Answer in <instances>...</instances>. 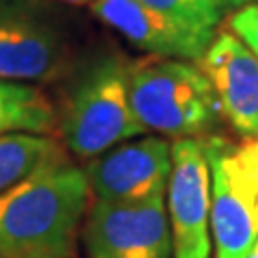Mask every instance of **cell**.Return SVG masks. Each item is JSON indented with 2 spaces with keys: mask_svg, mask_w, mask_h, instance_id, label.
Here are the masks:
<instances>
[{
  "mask_svg": "<svg viewBox=\"0 0 258 258\" xmlns=\"http://www.w3.org/2000/svg\"><path fill=\"white\" fill-rule=\"evenodd\" d=\"M228 30L258 58V3L239 7L228 18Z\"/></svg>",
  "mask_w": 258,
  "mask_h": 258,
  "instance_id": "9a60e30c",
  "label": "cell"
},
{
  "mask_svg": "<svg viewBox=\"0 0 258 258\" xmlns=\"http://www.w3.org/2000/svg\"><path fill=\"white\" fill-rule=\"evenodd\" d=\"M166 191L172 258H211V166L205 138L172 142V170Z\"/></svg>",
  "mask_w": 258,
  "mask_h": 258,
  "instance_id": "5b68a950",
  "label": "cell"
},
{
  "mask_svg": "<svg viewBox=\"0 0 258 258\" xmlns=\"http://www.w3.org/2000/svg\"><path fill=\"white\" fill-rule=\"evenodd\" d=\"M62 3H69V5H78V7H84V5H93L95 0H62Z\"/></svg>",
  "mask_w": 258,
  "mask_h": 258,
  "instance_id": "e0dca14e",
  "label": "cell"
},
{
  "mask_svg": "<svg viewBox=\"0 0 258 258\" xmlns=\"http://www.w3.org/2000/svg\"><path fill=\"white\" fill-rule=\"evenodd\" d=\"M88 258H172L164 196L136 203L93 200L82 226Z\"/></svg>",
  "mask_w": 258,
  "mask_h": 258,
  "instance_id": "277c9868",
  "label": "cell"
},
{
  "mask_svg": "<svg viewBox=\"0 0 258 258\" xmlns=\"http://www.w3.org/2000/svg\"><path fill=\"white\" fill-rule=\"evenodd\" d=\"M91 196L67 157L0 194V258H74Z\"/></svg>",
  "mask_w": 258,
  "mask_h": 258,
  "instance_id": "6da1fadb",
  "label": "cell"
},
{
  "mask_svg": "<svg viewBox=\"0 0 258 258\" xmlns=\"http://www.w3.org/2000/svg\"><path fill=\"white\" fill-rule=\"evenodd\" d=\"M58 125L64 147L82 159L147 134L129 101V64L114 54L88 64L64 97Z\"/></svg>",
  "mask_w": 258,
  "mask_h": 258,
  "instance_id": "3957f363",
  "label": "cell"
},
{
  "mask_svg": "<svg viewBox=\"0 0 258 258\" xmlns=\"http://www.w3.org/2000/svg\"><path fill=\"white\" fill-rule=\"evenodd\" d=\"M62 56L60 30L32 0H0V80L43 82Z\"/></svg>",
  "mask_w": 258,
  "mask_h": 258,
  "instance_id": "52a82bcc",
  "label": "cell"
},
{
  "mask_svg": "<svg viewBox=\"0 0 258 258\" xmlns=\"http://www.w3.org/2000/svg\"><path fill=\"white\" fill-rule=\"evenodd\" d=\"M170 170L172 142L164 136H142L88 159L84 174L95 200L136 203L164 196Z\"/></svg>",
  "mask_w": 258,
  "mask_h": 258,
  "instance_id": "8992f818",
  "label": "cell"
},
{
  "mask_svg": "<svg viewBox=\"0 0 258 258\" xmlns=\"http://www.w3.org/2000/svg\"><path fill=\"white\" fill-rule=\"evenodd\" d=\"M56 112L37 86L0 80V136L7 134H50Z\"/></svg>",
  "mask_w": 258,
  "mask_h": 258,
  "instance_id": "7c38bea8",
  "label": "cell"
},
{
  "mask_svg": "<svg viewBox=\"0 0 258 258\" xmlns=\"http://www.w3.org/2000/svg\"><path fill=\"white\" fill-rule=\"evenodd\" d=\"M245 258H258V241H256V245H254V249H252V252H249Z\"/></svg>",
  "mask_w": 258,
  "mask_h": 258,
  "instance_id": "ac0fdd59",
  "label": "cell"
},
{
  "mask_svg": "<svg viewBox=\"0 0 258 258\" xmlns=\"http://www.w3.org/2000/svg\"><path fill=\"white\" fill-rule=\"evenodd\" d=\"M129 101L147 132L170 138H209L224 118L209 78L198 64L149 58L129 64Z\"/></svg>",
  "mask_w": 258,
  "mask_h": 258,
  "instance_id": "7a4b0ae2",
  "label": "cell"
},
{
  "mask_svg": "<svg viewBox=\"0 0 258 258\" xmlns=\"http://www.w3.org/2000/svg\"><path fill=\"white\" fill-rule=\"evenodd\" d=\"M198 67L209 78L222 114L245 138H258V58L232 35L220 32Z\"/></svg>",
  "mask_w": 258,
  "mask_h": 258,
  "instance_id": "9c48e42d",
  "label": "cell"
},
{
  "mask_svg": "<svg viewBox=\"0 0 258 258\" xmlns=\"http://www.w3.org/2000/svg\"><path fill=\"white\" fill-rule=\"evenodd\" d=\"M247 0H224L226 7H232V9H239V7H243Z\"/></svg>",
  "mask_w": 258,
  "mask_h": 258,
  "instance_id": "2e32d148",
  "label": "cell"
},
{
  "mask_svg": "<svg viewBox=\"0 0 258 258\" xmlns=\"http://www.w3.org/2000/svg\"><path fill=\"white\" fill-rule=\"evenodd\" d=\"M64 157L62 142L50 134L20 132L0 136V194Z\"/></svg>",
  "mask_w": 258,
  "mask_h": 258,
  "instance_id": "8fae6325",
  "label": "cell"
},
{
  "mask_svg": "<svg viewBox=\"0 0 258 258\" xmlns=\"http://www.w3.org/2000/svg\"><path fill=\"white\" fill-rule=\"evenodd\" d=\"M211 166V243L215 258H245L258 241L252 205L237 179L232 147L220 136L205 138Z\"/></svg>",
  "mask_w": 258,
  "mask_h": 258,
  "instance_id": "ba28073f",
  "label": "cell"
},
{
  "mask_svg": "<svg viewBox=\"0 0 258 258\" xmlns=\"http://www.w3.org/2000/svg\"><path fill=\"white\" fill-rule=\"evenodd\" d=\"M147 9L191 30L215 32L226 11L224 0H136Z\"/></svg>",
  "mask_w": 258,
  "mask_h": 258,
  "instance_id": "4fadbf2b",
  "label": "cell"
},
{
  "mask_svg": "<svg viewBox=\"0 0 258 258\" xmlns=\"http://www.w3.org/2000/svg\"><path fill=\"white\" fill-rule=\"evenodd\" d=\"M91 11L129 43L151 56L198 62L215 32L191 30L136 0H95Z\"/></svg>",
  "mask_w": 258,
  "mask_h": 258,
  "instance_id": "30bf717a",
  "label": "cell"
},
{
  "mask_svg": "<svg viewBox=\"0 0 258 258\" xmlns=\"http://www.w3.org/2000/svg\"><path fill=\"white\" fill-rule=\"evenodd\" d=\"M232 164L258 224V138H247L241 147H232Z\"/></svg>",
  "mask_w": 258,
  "mask_h": 258,
  "instance_id": "5bb4252c",
  "label": "cell"
}]
</instances>
